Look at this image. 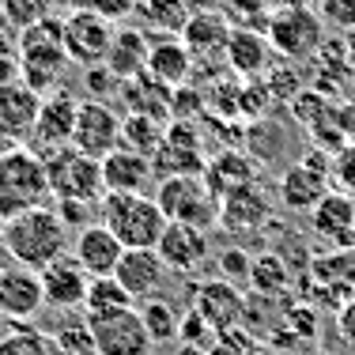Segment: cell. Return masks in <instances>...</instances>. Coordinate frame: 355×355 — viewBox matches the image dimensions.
<instances>
[{"label":"cell","instance_id":"1","mask_svg":"<svg viewBox=\"0 0 355 355\" xmlns=\"http://www.w3.org/2000/svg\"><path fill=\"white\" fill-rule=\"evenodd\" d=\"M72 231L64 227V219L57 216L53 205L31 208V212L8 219L4 227V253L23 268L42 272L46 265H53L61 253H69Z\"/></svg>","mask_w":355,"mask_h":355},{"label":"cell","instance_id":"2","mask_svg":"<svg viewBox=\"0 0 355 355\" xmlns=\"http://www.w3.org/2000/svg\"><path fill=\"white\" fill-rule=\"evenodd\" d=\"M15 61H19V80L38 95L61 87L64 69H69V53H64V19L49 15L35 27L15 35Z\"/></svg>","mask_w":355,"mask_h":355},{"label":"cell","instance_id":"3","mask_svg":"<svg viewBox=\"0 0 355 355\" xmlns=\"http://www.w3.org/2000/svg\"><path fill=\"white\" fill-rule=\"evenodd\" d=\"M98 208L103 223L125 250H155L166 231V216L155 193H106Z\"/></svg>","mask_w":355,"mask_h":355},{"label":"cell","instance_id":"4","mask_svg":"<svg viewBox=\"0 0 355 355\" xmlns=\"http://www.w3.org/2000/svg\"><path fill=\"white\" fill-rule=\"evenodd\" d=\"M49 178L42 155L31 148H4L0 151V219H15L31 208L49 205Z\"/></svg>","mask_w":355,"mask_h":355},{"label":"cell","instance_id":"5","mask_svg":"<svg viewBox=\"0 0 355 355\" xmlns=\"http://www.w3.org/2000/svg\"><path fill=\"white\" fill-rule=\"evenodd\" d=\"M155 200L163 208L166 223H185V227H197V231H208V227L219 223V197L205 182V174L159 178Z\"/></svg>","mask_w":355,"mask_h":355},{"label":"cell","instance_id":"6","mask_svg":"<svg viewBox=\"0 0 355 355\" xmlns=\"http://www.w3.org/2000/svg\"><path fill=\"white\" fill-rule=\"evenodd\" d=\"M46 163V178H49V193L53 200H87V205H103L106 185H103V163L83 151L57 148L42 155Z\"/></svg>","mask_w":355,"mask_h":355},{"label":"cell","instance_id":"7","mask_svg":"<svg viewBox=\"0 0 355 355\" xmlns=\"http://www.w3.org/2000/svg\"><path fill=\"white\" fill-rule=\"evenodd\" d=\"M265 27H268L265 35L272 42V49H280L287 61H306V57H314L325 46V23L306 4L272 12L265 19Z\"/></svg>","mask_w":355,"mask_h":355},{"label":"cell","instance_id":"8","mask_svg":"<svg viewBox=\"0 0 355 355\" xmlns=\"http://www.w3.org/2000/svg\"><path fill=\"white\" fill-rule=\"evenodd\" d=\"M72 148L103 163L114 148H121V114L114 106H106L103 98H91V103L83 98L80 110H76Z\"/></svg>","mask_w":355,"mask_h":355},{"label":"cell","instance_id":"9","mask_svg":"<svg viewBox=\"0 0 355 355\" xmlns=\"http://www.w3.org/2000/svg\"><path fill=\"white\" fill-rule=\"evenodd\" d=\"M76 110H80V98H76L72 91H64V87L42 95V110H38V121H35V132H31L27 148L35 151V155L69 148L72 129H76Z\"/></svg>","mask_w":355,"mask_h":355},{"label":"cell","instance_id":"10","mask_svg":"<svg viewBox=\"0 0 355 355\" xmlns=\"http://www.w3.org/2000/svg\"><path fill=\"white\" fill-rule=\"evenodd\" d=\"M87 329L98 355H148L151 352L148 329H144V318L137 306L117 310V314H106V318H91Z\"/></svg>","mask_w":355,"mask_h":355},{"label":"cell","instance_id":"11","mask_svg":"<svg viewBox=\"0 0 355 355\" xmlns=\"http://www.w3.org/2000/svg\"><path fill=\"white\" fill-rule=\"evenodd\" d=\"M42 110V95L31 91L23 80L0 83V140L8 148H27Z\"/></svg>","mask_w":355,"mask_h":355},{"label":"cell","instance_id":"12","mask_svg":"<svg viewBox=\"0 0 355 355\" xmlns=\"http://www.w3.org/2000/svg\"><path fill=\"white\" fill-rule=\"evenodd\" d=\"M110 38H114V27H110L103 15L91 12V8L69 12V19H64V53H69V61L83 64V69L106 61Z\"/></svg>","mask_w":355,"mask_h":355},{"label":"cell","instance_id":"13","mask_svg":"<svg viewBox=\"0 0 355 355\" xmlns=\"http://www.w3.org/2000/svg\"><path fill=\"white\" fill-rule=\"evenodd\" d=\"M42 306H46V295H42V276L35 268H23L15 261L0 265V314L31 321Z\"/></svg>","mask_w":355,"mask_h":355},{"label":"cell","instance_id":"14","mask_svg":"<svg viewBox=\"0 0 355 355\" xmlns=\"http://www.w3.org/2000/svg\"><path fill=\"white\" fill-rule=\"evenodd\" d=\"M329 178H333V171L310 163V159L291 163L280 178V205L287 212H314L321 197L329 193Z\"/></svg>","mask_w":355,"mask_h":355},{"label":"cell","instance_id":"15","mask_svg":"<svg viewBox=\"0 0 355 355\" xmlns=\"http://www.w3.org/2000/svg\"><path fill=\"white\" fill-rule=\"evenodd\" d=\"M193 310L216 329V333H231L234 325H242L246 318V299H242L239 284L231 280H208L197 287V299H193Z\"/></svg>","mask_w":355,"mask_h":355},{"label":"cell","instance_id":"16","mask_svg":"<svg viewBox=\"0 0 355 355\" xmlns=\"http://www.w3.org/2000/svg\"><path fill=\"white\" fill-rule=\"evenodd\" d=\"M42 295H46V306L53 310H80L83 295H87L91 276L83 272V265L72 257V253H61L53 265L42 268Z\"/></svg>","mask_w":355,"mask_h":355},{"label":"cell","instance_id":"17","mask_svg":"<svg viewBox=\"0 0 355 355\" xmlns=\"http://www.w3.org/2000/svg\"><path fill=\"white\" fill-rule=\"evenodd\" d=\"M268 216H272V200L257 182H246L219 197V227L227 231H261Z\"/></svg>","mask_w":355,"mask_h":355},{"label":"cell","instance_id":"18","mask_svg":"<svg viewBox=\"0 0 355 355\" xmlns=\"http://www.w3.org/2000/svg\"><path fill=\"white\" fill-rule=\"evenodd\" d=\"M231 19L219 8L212 12H193L182 27V46L193 53V61H223L227 42H231Z\"/></svg>","mask_w":355,"mask_h":355},{"label":"cell","instance_id":"19","mask_svg":"<svg viewBox=\"0 0 355 355\" xmlns=\"http://www.w3.org/2000/svg\"><path fill=\"white\" fill-rule=\"evenodd\" d=\"M125 246L114 239L106 223H87L83 231L72 234V257L83 265V272L95 280V276H114L117 261H121Z\"/></svg>","mask_w":355,"mask_h":355},{"label":"cell","instance_id":"20","mask_svg":"<svg viewBox=\"0 0 355 355\" xmlns=\"http://www.w3.org/2000/svg\"><path fill=\"white\" fill-rule=\"evenodd\" d=\"M155 253L163 257V265L171 272H182V276L197 272L208 261V231H197V227H185V223H166Z\"/></svg>","mask_w":355,"mask_h":355},{"label":"cell","instance_id":"21","mask_svg":"<svg viewBox=\"0 0 355 355\" xmlns=\"http://www.w3.org/2000/svg\"><path fill=\"white\" fill-rule=\"evenodd\" d=\"M166 272H171V268L163 265V257H159L155 250H125L121 261H117V268H114V280L140 302V299L159 295Z\"/></svg>","mask_w":355,"mask_h":355},{"label":"cell","instance_id":"22","mask_svg":"<svg viewBox=\"0 0 355 355\" xmlns=\"http://www.w3.org/2000/svg\"><path fill=\"white\" fill-rule=\"evenodd\" d=\"M103 185L106 193H148L151 185H159V178L148 155L132 148H114L103 159Z\"/></svg>","mask_w":355,"mask_h":355},{"label":"cell","instance_id":"23","mask_svg":"<svg viewBox=\"0 0 355 355\" xmlns=\"http://www.w3.org/2000/svg\"><path fill=\"white\" fill-rule=\"evenodd\" d=\"M310 227L333 250L355 246V200L348 193H325L321 205L310 212Z\"/></svg>","mask_w":355,"mask_h":355},{"label":"cell","instance_id":"24","mask_svg":"<svg viewBox=\"0 0 355 355\" xmlns=\"http://www.w3.org/2000/svg\"><path fill=\"white\" fill-rule=\"evenodd\" d=\"M227 69L234 76H246V80H257L272 69V42H268L265 31L253 27H234L231 42H227Z\"/></svg>","mask_w":355,"mask_h":355},{"label":"cell","instance_id":"25","mask_svg":"<svg viewBox=\"0 0 355 355\" xmlns=\"http://www.w3.org/2000/svg\"><path fill=\"white\" fill-rule=\"evenodd\" d=\"M148 31L140 27H114V38H110V53H106V69L117 76V80H132L148 69Z\"/></svg>","mask_w":355,"mask_h":355},{"label":"cell","instance_id":"26","mask_svg":"<svg viewBox=\"0 0 355 355\" xmlns=\"http://www.w3.org/2000/svg\"><path fill=\"white\" fill-rule=\"evenodd\" d=\"M193 64L197 61H193V53L182 46V38H163L148 49V69L144 72L174 91V87H185V83H189Z\"/></svg>","mask_w":355,"mask_h":355},{"label":"cell","instance_id":"27","mask_svg":"<svg viewBox=\"0 0 355 355\" xmlns=\"http://www.w3.org/2000/svg\"><path fill=\"white\" fill-rule=\"evenodd\" d=\"M310 280L333 295H344V302L355 299V246L318 253L310 261Z\"/></svg>","mask_w":355,"mask_h":355},{"label":"cell","instance_id":"28","mask_svg":"<svg viewBox=\"0 0 355 355\" xmlns=\"http://www.w3.org/2000/svg\"><path fill=\"white\" fill-rule=\"evenodd\" d=\"M121 95H125V106H129L125 114H148V117H159V121L171 117V95H174V91L163 87L159 80H151L148 72L125 80Z\"/></svg>","mask_w":355,"mask_h":355},{"label":"cell","instance_id":"29","mask_svg":"<svg viewBox=\"0 0 355 355\" xmlns=\"http://www.w3.org/2000/svg\"><path fill=\"white\" fill-rule=\"evenodd\" d=\"M253 174H257L253 159H250V155H242L239 148L219 151V155H216V159H208V166H205V182L212 185L216 197H223V193H231V189H239V185L253 182Z\"/></svg>","mask_w":355,"mask_h":355},{"label":"cell","instance_id":"30","mask_svg":"<svg viewBox=\"0 0 355 355\" xmlns=\"http://www.w3.org/2000/svg\"><path fill=\"white\" fill-rule=\"evenodd\" d=\"M129 306H137V299L114 276H95L87 284V295H83L80 310H83V321H91V318H106V314H117V310H129Z\"/></svg>","mask_w":355,"mask_h":355},{"label":"cell","instance_id":"31","mask_svg":"<svg viewBox=\"0 0 355 355\" xmlns=\"http://www.w3.org/2000/svg\"><path fill=\"white\" fill-rule=\"evenodd\" d=\"M166 140V125L148 114H121V148H132L140 155H155L159 144Z\"/></svg>","mask_w":355,"mask_h":355},{"label":"cell","instance_id":"32","mask_svg":"<svg viewBox=\"0 0 355 355\" xmlns=\"http://www.w3.org/2000/svg\"><path fill=\"white\" fill-rule=\"evenodd\" d=\"M140 318H144V329H148L151 348H155V344H174L178 340V325H182V318H178L174 302L159 299V295L140 299Z\"/></svg>","mask_w":355,"mask_h":355},{"label":"cell","instance_id":"33","mask_svg":"<svg viewBox=\"0 0 355 355\" xmlns=\"http://www.w3.org/2000/svg\"><path fill=\"white\" fill-rule=\"evenodd\" d=\"M287 284H291V268L284 265L280 253H261V257H253V265H250V287L257 295L276 299V295L287 291Z\"/></svg>","mask_w":355,"mask_h":355},{"label":"cell","instance_id":"34","mask_svg":"<svg viewBox=\"0 0 355 355\" xmlns=\"http://www.w3.org/2000/svg\"><path fill=\"white\" fill-rule=\"evenodd\" d=\"M140 15H144V27L151 31H163V35H178L182 38V27L189 23V8H185V0H144L140 4Z\"/></svg>","mask_w":355,"mask_h":355},{"label":"cell","instance_id":"35","mask_svg":"<svg viewBox=\"0 0 355 355\" xmlns=\"http://www.w3.org/2000/svg\"><path fill=\"white\" fill-rule=\"evenodd\" d=\"M53 8H57V0H4V19H8V27L19 35V31H27V27H35V23L42 19H49L53 15Z\"/></svg>","mask_w":355,"mask_h":355},{"label":"cell","instance_id":"36","mask_svg":"<svg viewBox=\"0 0 355 355\" xmlns=\"http://www.w3.org/2000/svg\"><path fill=\"white\" fill-rule=\"evenodd\" d=\"M0 355H57L53 340L38 329H15V333L0 336Z\"/></svg>","mask_w":355,"mask_h":355},{"label":"cell","instance_id":"37","mask_svg":"<svg viewBox=\"0 0 355 355\" xmlns=\"http://www.w3.org/2000/svg\"><path fill=\"white\" fill-rule=\"evenodd\" d=\"M318 15L329 31L336 35H355V0H321L318 4Z\"/></svg>","mask_w":355,"mask_h":355},{"label":"cell","instance_id":"38","mask_svg":"<svg viewBox=\"0 0 355 355\" xmlns=\"http://www.w3.org/2000/svg\"><path fill=\"white\" fill-rule=\"evenodd\" d=\"M178 340L182 344H193V348H205V352H212V344L219 340V333L212 325H208L205 318L197 314V310L189 306V314L182 318V325H178Z\"/></svg>","mask_w":355,"mask_h":355},{"label":"cell","instance_id":"39","mask_svg":"<svg viewBox=\"0 0 355 355\" xmlns=\"http://www.w3.org/2000/svg\"><path fill=\"white\" fill-rule=\"evenodd\" d=\"M329 110V95H321V91L314 87V91H302L299 87V95L291 98V114H295V121H302L310 129V125L318 121L321 114Z\"/></svg>","mask_w":355,"mask_h":355},{"label":"cell","instance_id":"40","mask_svg":"<svg viewBox=\"0 0 355 355\" xmlns=\"http://www.w3.org/2000/svg\"><path fill=\"white\" fill-rule=\"evenodd\" d=\"M216 265H219V276L223 280H231V284H250V265H253V257L246 250H223L216 257Z\"/></svg>","mask_w":355,"mask_h":355},{"label":"cell","instance_id":"41","mask_svg":"<svg viewBox=\"0 0 355 355\" xmlns=\"http://www.w3.org/2000/svg\"><path fill=\"white\" fill-rule=\"evenodd\" d=\"M53 208H57V216L64 219V227L76 234L91 223V212H95L98 205H87V200H53Z\"/></svg>","mask_w":355,"mask_h":355},{"label":"cell","instance_id":"42","mask_svg":"<svg viewBox=\"0 0 355 355\" xmlns=\"http://www.w3.org/2000/svg\"><path fill=\"white\" fill-rule=\"evenodd\" d=\"M140 8V0H91V12L103 15L106 23H125Z\"/></svg>","mask_w":355,"mask_h":355},{"label":"cell","instance_id":"43","mask_svg":"<svg viewBox=\"0 0 355 355\" xmlns=\"http://www.w3.org/2000/svg\"><path fill=\"white\" fill-rule=\"evenodd\" d=\"M333 178L344 185V193H355V148L348 144V148L336 155V163H333Z\"/></svg>","mask_w":355,"mask_h":355},{"label":"cell","instance_id":"44","mask_svg":"<svg viewBox=\"0 0 355 355\" xmlns=\"http://www.w3.org/2000/svg\"><path fill=\"white\" fill-rule=\"evenodd\" d=\"M336 329H340V336L355 348V299H348L340 306V314H336Z\"/></svg>","mask_w":355,"mask_h":355},{"label":"cell","instance_id":"45","mask_svg":"<svg viewBox=\"0 0 355 355\" xmlns=\"http://www.w3.org/2000/svg\"><path fill=\"white\" fill-rule=\"evenodd\" d=\"M0 57H15V31L8 27L4 12H0Z\"/></svg>","mask_w":355,"mask_h":355},{"label":"cell","instance_id":"46","mask_svg":"<svg viewBox=\"0 0 355 355\" xmlns=\"http://www.w3.org/2000/svg\"><path fill=\"white\" fill-rule=\"evenodd\" d=\"M261 4H265V8L272 4V12H284V8H299L302 0H261Z\"/></svg>","mask_w":355,"mask_h":355},{"label":"cell","instance_id":"47","mask_svg":"<svg viewBox=\"0 0 355 355\" xmlns=\"http://www.w3.org/2000/svg\"><path fill=\"white\" fill-rule=\"evenodd\" d=\"M61 8H69V12H83V8H91V0H57Z\"/></svg>","mask_w":355,"mask_h":355},{"label":"cell","instance_id":"48","mask_svg":"<svg viewBox=\"0 0 355 355\" xmlns=\"http://www.w3.org/2000/svg\"><path fill=\"white\" fill-rule=\"evenodd\" d=\"M344 49H348V64L355 69V35H348V46H344Z\"/></svg>","mask_w":355,"mask_h":355},{"label":"cell","instance_id":"49","mask_svg":"<svg viewBox=\"0 0 355 355\" xmlns=\"http://www.w3.org/2000/svg\"><path fill=\"white\" fill-rule=\"evenodd\" d=\"M178 355H208L205 348H193V344H182V352H178Z\"/></svg>","mask_w":355,"mask_h":355},{"label":"cell","instance_id":"50","mask_svg":"<svg viewBox=\"0 0 355 355\" xmlns=\"http://www.w3.org/2000/svg\"><path fill=\"white\" fill-rule=\"evenodd\" d=\"M4 227H8V219H0V250H4Z\"/></svg>","mask_w":355,"mask_h":355},{"label":"cell","instance_id":"51","mask_svg":"<svg viewBox=\"0 0 355 355\" xmlns=\"http://www.w3.org/2000/svg\"><path fill=\"white\" fill-rule=\"evenodd\" d=\"M4 148H8V144H4V140H0V151H4Z\"/></svg>","mask_w":355,"mask_h":355},{"label":"cell","instance_id":"52","mask_svg":"<svg viewBox=\"0 0 355 355\" xmlns=\"http://www.w3.org/2000/svg\"><path fill=\"white\" fill-rule=\"evenodd\" d=\"M0 8H4V0H0Z\"/></svg>","mask_w":355,"mask_h":355}]
</instances>
